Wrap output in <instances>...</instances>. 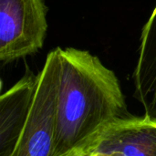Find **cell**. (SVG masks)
I'll return each mask as SVG.
<instances>
[{
	"mask_svg": "<svg viewBox=\"0 0 156 156\" xmlns=\"http://www.w3.org/2000/svg\"><path fill=\"white\" fill-rule=\"evenodd\" d=\"M58 54L47 55L37 82L27 121L13 156H53L58 117Z\"/></svg>",
	"mask_w": 156,
	"mask_h": 156,
	"instance_id": "7a4b0ae2",
	"label": "cell"
},
{
	"mask_svg": "<svg viewBox=\"0 0 156 156\" xmlns=\"http://www.w3.org/2000/svg\"><path fill=\"white\" fill-rule=\"evenodd\" d=\"M58 117L53 156H75L116 119L130 116L113 70L88 50L57 48Z\"/></svg>",
	"mask_w": 156,
	"mask_h": 156,
	"instance_id": "6da1fadb",
	"label": "cell"
},
{
	"mask_svg": "<svg viewBox=\"0 0 156 156\" xmlns=\"http://www.w3.org/2000/svg\"><path fill=\"white\" fill-rule=\"evenodd\" d=\"M37 82L28 68L25 75L0 96V156H13L22 134Z\"/></svg>",
	"mask_w": 156,
	"mask_h": 156,
	"instance_id": "5b68a950",
	"label": "cell"
},
{
	"mask_svg": "<svg viewBox=\"0 0 156 156\" xmlns=\"http://www.w3.org/2000/svg\"><path fill=\"white\" fill-rule=\"evenodd\" d=\"M133 80V96L144 107V115L156 118V6L142 30Z\"/></svg>",
	"mask_w": 156,
	"mask_h": 156,
	"instance_id": "8992f818",
	"label": "cell"
},
{
	"mask_svg": "<svg viewBox=\"0 0 156 156\" xmlns=\"http://www.w3.org/2000/svg\"><path fill=\"white\" fill-rule=\"evenodd\" d=\"M45 0H0V62L9 64L33 56L48 32Z\"/></svg>",
	"mask_w": 156,
	"mask_h": 156,
	"instance_id": "3957f363",
	"label": "cell"
},
{
	"mask_svg": "<svg viewBox=\"0 0 156 156\" xmlns=\"http://www.w3.org/2000/svg\"><path fill=\"white\" fill-rule=\"evenodd\" d=\"M75 156H156V118L116 119Z\"/></svg>",
	"mask_w": 156,
	"mask_h": 156,
	"instance_id": "277c9868",
	"label": "cell"
}]
</instances>
